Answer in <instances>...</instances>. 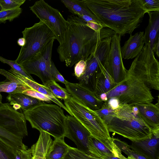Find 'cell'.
<instances>
[{
  "label": "cell",
  "instance_id": "cell-18",
  "mask_svg": "<svg viewBox=\"0 0 159 159\" xmlns=\"http://www.w3.org/2000/svg\"><path fill=\"white\" fill-rule=\"evenodd\" d=\"M144 44L143 31L137 32L134 35H130L121 48L122 58L128 60L135 58L142 50Z\"/></svg>",
  "mask_w": 159,
  "mask_h": 159
},
{
  "label": "cell",
  "instance_id": "cell-13",
  "mask_svg": "<svg viewBox=\"0 0 159 159\" xmlns=\"http://www.w3.org/2000/svg\"><path fill=\"white\" fill-rule=\"evenodd\" d=\"M90 133L74 116H66V137L73 141L77 148L84 153L90 154L88 148Z\"/></svg>",
  "mask_w": 159,
  "mask_h": 159
},
{
  "label": "cell",
  "instance_id": "cell-41",
  "mask_svg": "<svg viewBox=\"0 0 159 159\" xmlns=\"http://www.w3.org/2000/svg\"><path fill=\"white\" fill-rule=\"evenodd\" d=\"M0 159H14V156L0 146Z\"/></svg>",
  "mask_w": 159,
  "mask_h": 159
},
{
  "label": "cell",
  "instance_id": "cell-16",
  "mask_svg": "<svg viewBox=\"0 0 159 159\" xmlns=\"http://www.w3.org/2000/svg\"><path fill=\"white\" fill-rule=\"evenodd\" d=\"M88 148L90 153L97 157H119L123 155L111 137L100 141L91 135L89 139Z\"/></svg>",
  "mask_w": 159,
  "mask_h": 159
},
{
  "label": "cell",
  "instance_id": "cell-1",
  "mask_svg": "<svg viewBox=\"0 0 159 159\" xmlns=\"http://www.w3.org/2000/svg\"><path fill=\"white\" fill-rule=\"evenodd\" d=\"M99 23L121 36L131 34L147 11L140 0H83Z\"/></svg>",
  "mask_w": 159,
  "mask_h": 159
},
{
  "label": "cell",
  "instance_id": "cell-30",
  "mask_svg": "<svg viewBox=\"0 0 159 159\" xmlns=\"http://www.w3.org/2000/svg\"><path fill=\"white\" fill-rule=\"evenodd\" d=\"M0 61L3 63L9 65L12 68L26 78L32 81H35L30 75L28 73L22 66L16 62L15 60L11 61L7 60L0 56Z\"/></svg>",
  "mask_w": 159,
  "mask_h": 159
},
{
  "label": "cell",
  "instance_id": "cell-20",
  "mask_svg": "<svg viewBox=\"0 0 159 159\" xmlns=\"http://www.w3.org/2000/svg\"><path fill=\"white\" fill-rule=\"evenodd\" d=\"M7 98L13 108L21 113L43 102L23 93L9 94Z\"/></svg>",
  "mask_w": 159,
  "mask_h": 159
},
{
  "label": "cell",
  "instance_id": "cell-45",
  "mask_svg": "<svg viewBox=\"0 0 159 159\" xmlns=\"http://www.w3.org/2000/svg\"><path fill=\"white\" fill-rule=\"evenodd\" d=\"M88 155L91 159H99L97 157L90 153L89 154H88Z\"/></svg>",
  "mask_w": 159,
  "mask_h": 159
},
{
  "label": "cell",
  "instance_id": "cell-26",
  "mask_svg": "<svg viewBox=\"0 0 159 159\" xmlns=\"http://www.w3.org/2000/svg\"><path fill=\"white\" fill-rule=\"evenodd\" d=\"M31 89L27 85L19 84L13 81L5 80L0 82V104L2 103V92L9 94L22 93L24 91Z\"/></svg>",
  "mask_w": 159,
  "mask_h": 159
},
{
  "label": "cell",
  "instance_id": "cell-46",
  "mask_svg": "<svg viewBox=\"0 0 159 159\" xmlns=\"http://www.w3.org/2000/svg\"><path fill=\"white\" fill-rule=\"evenodd\" d=\"M31 159H46L45 158H43L39 157H32Z\"/></svg>",
  "mask_w": 159,
  "mask_h": 159
},
{
  "label": "cell",
  "instance_id": "cell-22",
  "mask_svg": "<svg viewBox=\"0 0 159 159\" xmlns=\"http://www.w3.org/2000/svg\"><path fill=\"white\" fill-rule=\"evenodd\" d=\"M53 143V141L49 134L44 131L40 132L38 141L30 148L32 157L45 158Z\"/></svg>",
  "mask_w": 159,
  "mask_h": 159
},
{
  "label": "cell",
  "instance_id": "cell-37",
  "mask_svg": "<svg viewBox=\"0 0 159 159\" xmlns=\"http://www.w3.org/2000/svg\"><path fill=\"white\" fill-rule=\"evenodd\" d=\"M86 66V61L81 60L75 64L74 74L77 79H79L84 74Z\"/></svg>",
  "mask_w": 159,
  "mask_h": 159
},
{
  "label": "cell",
  "instance_id": "cell-43",
  "mask_svg": "<svg viewBox=\"0 0 159 159\" xmlns=\"http://www.w3.org/2000/svg\"><path fill=\"white\" fill-rule=\"evenodd\" d=\"M98 158L99 159H128L123 155L119 157H102Z\"/></svg>",
  "mask_w": 159,
  "mask_h": 159
},
{
  "label": "cell",
  "instance_id": "cell-29",
  "mask_svg": "<svg viewBox=\"0 0 159 159\" xmlns=\"http://www.w3.org/2000/svg\"><path fill=\"white\" fill-rule=\"evenodd\" d=\"M22 10L20 7L1 11H0V23H5L7 20L12 21L21 13Z\"/></svg>",
  "mask_w": 159,
  "mask_h": 159
},
{
  "label": "cell",
  "instance_id": "cell-9",
  "mask_svg": "<svg viewBox=\"0 0 159 159\" xmlns=\"http://www.w3.org/2000/svg\"><path fill=\"white\" fill-rule=\"evenodd\" d=\"M111 37L103 39L86 61V68L84 74L78 79L80 84L94 92L97 79L103 65L107 63Z\"/></svg>",
  "mask_w": 159,
  "mask_h": 159
},
{
  "label": "cell",
  "instance_id": "cell-31",
  "mask_svg": "<svg viewBox=\"0 0 159 159\" xmlns=\"http://www.w3.org/2000/svg\"><path fill=\"white\" fill-rule=\"evenodd\" d=\"M64 159H91L88 154L71 147Z\"/></svg>",
  "mask_w": 159,
  "mask_h": 159
},
{
  "label": "cell",
  "instance_id": "cell-38",
  "mask_svg": "<svg viewBox=\"0 0 159 159\" xmlns=\"http://www.w3.org/2000/svg\"><path fill=\"white\" fill-rule=\"evenodd\" d=\"M114 111L115 110L112 109L104 102L100 109L95 111L102 120L113 114Z\"/></svg>",
  "mask_w": 159,
  "mask_h": 159
},
{
  "label": "cell",
  "instance_id": "cell-39",
  "mask_svg": "<svg viewBox=\"0 0 159 159\" xmlns=\"http://www.w3.org/2000/svg\"><path fill=\"white\" fill-rule=\"evenodd\" d=\"M107 104L112 109L115 110L118 108L121 103L119 99L116 97H114L108 99L106 102Z\"/></svg>",
  "mask_w": 159,
  "mask_h": 159
},
{
  "label": "cell",
  "instance_id": "cell-19",
  "mask_svg": "<svg viewBox=\"0 0 159 159\" xmlns=\"http://www.w3.org/2000/svg\"><path fill=\"white\" fill-rule=\"evenodd\" d=\"M137 108L139 114L151 130L159 128V102L138 103L134 105Z\"/></svg>",
  "mask_w": 159,
  "mask_h": 159
},
{
  "label": "cell",
  "instance_id": "cell-40",
  "mask_svg": "<svg viewBox=\"0 0 159 159\" xmlns=\"http://www.w3.org/2000/svg\"><path fill=\"white\" fill-rule=\"evenodd\" d=\"M86 25L95 31H100L102 28H105L100 23L93 22H86Z\"/></svg>",
  "mask_w": 159,
  "mask_h": 159
},
{
  "label": "cell",
  "instance_id": "cell-35",
  "mask_svg": "<svg viewBox=\"0 0 159 159\" xmlns=\"http://www.w3.org/2000/svg\"><path fill=\"white\" fill-rule=\"evenodd\" d=\"M22 93L44 102L50 103L52 102L47 96L32 89L26 90Z\"/></svg>",
  "mask_w": 159,
  "mask_h": 159
},
{
  "label": "cell",
  "instance_id": "cell-33",
  "mask_svg": "<svg viewBox=\"0 0 159 159\" xmlns=\"http://www.w3.org/2000/svg\"><path fill=\"white\" fill-rule=\"evenodd\" d=\"M14 159H31L32 157L31 148L25 145L17 149L13 154Z\"/></svg>",
  "mask_w": 159,
  "mask_h": 159
},
{
  "label": "cell",
  "instance_id": "cell-36",
  "mask_svg": "<svg viewBox=\"0 0 159 159\" xmlns=\"http://www.w3.org/2000/svg\"><path fill=\"white\" fill-rule=\"evenodd\" d=\"M51 74L52 80L56 82H61L65 85L68 82L59 72L52 61L51 63Z\"/></svg>",
  "mask_w": 159,
  "mask_h": 159
},
{
  "label": "cell",
  "instance_id": "cell-17",
  "mask_svg": "<svg viewBox=\"0 0 159 159\" xmlns=\"http://www.w3.org/2000/svg\"><path fill=\"white\" fill-rule=\"evenodd\" d=\"M152 136L147 139L132 141L131 148L147 159H159V128L152 130Z\"/></svg>",
  "mask_w": 159,
  "mask_h": 159
},
{
  "label": "cell",
  "instance_id": "cell-28",
  "mask_svg": "<svg viewBox=\"0 0 159 159\" xmlns=\"http://www.w3.org/2000/svg\"><path fill=\"white\" fill-rule=\"evenodd\" d=\"M113 141L121 152L128 156V159H147L139 153L132 149L129 145L116 138H113Z\"/></svg>",
  "mask_w": 159,
  "mask_h": 159
},
{
  "label": "cell",
  "instance_id": "cell-47",
  "mask_svg": "<svg viewBox=\"0 0 159 159\" xmlns=\"http://www.w3.org/2000/svg\"><path fill=\"white\" fill-rule=\"evenodd\" d=\"M2 10V7L1 6V5H0V11H1Z\"/></svg>",
  "mask_w": 159,
  "mask_h": 159
},
{
  "label": "cell",
  "instance_id": "cell-23",
  "mask_svg": "<svg viewBox=\"0 0 159 159\" xmlns=\"http://www.w3.org/2000/svg\"><path fill=\"white\" fill-rule=\"evenodd\" d=\"M107 64L102 66L101 72L96 81L94 92L98 98L101 94L107 93L116 85L109 74Z\"/></svg>",
  "mask_w": 159,
  "mask_h": 159
},
{
  "label": "cell",
  "instance_id": "cell-27",
  "mask_svg": "<svg viewBox=\"0 0 159 159\" xmlns=\"http://www.w3.org/2000/svg\"><path fill=\"white\" fill-rule=\"evenodd\" d=\"M57 98L65 100L69 99L71 96L66 89L63 88L52 80L48 82L45 85Z\"/></svg>",
  "mask_w": 159,
  "mask_h": 159
},
{
  "label": "cell",
  "instance_id": "cell-10",
  "mask_svg": "<svg viewBox=\"0 0 159 159\" xmlns=\"http://www.w3.org/2000/svg\"><path fill=\"white\" fill-rule=\"evenodd\" d=\"M30 10L51 30L60 44L63 43L68 30L69 22L60 12L43 0L36 2Z\"/></svg>",
  "mask_w": 159,
  "mask_h": 159
},
{
  "label": "cell",
  "instance_id": "cell-21",
  "mask_svg": "<svg viewBox=\"0 0 159 159\" xmlns=\"http://www.w3.org/2000/svg\"><path fill=\"white\" fill-rule=\"evenodd\" d=\"M147 13L149 19L144 33L145 44H148L152 50L154 44L159 39V11H149Z\"/></svg>",
  "mask_w": 159,
  "mask_h": 159
},
{
  "label": "cell",
  "instance_id": "cell-5",
  "mask_svg": "<svg viewBox=\"0 0 159 159\" xmlns=\"http://www.w3.org/2000/svg\"><path fill=\"white\" fill-rule=\"evenodd\" d=\"M114 88L122 98L131 104L151 103L154 98L150 91L155 89L152 79L135 66L126 70L124 79Z\"/></svg>",
  "mask_w": 159,
  "mask_h": 159
},
{
  "label": "cell",
  "instance_id": "cell-7",
  "mask_svg": "<svg viewBox=\"0 0 159 159\" xmlns=\"http://www.w3.org/2000/svg\"><path fill=\"white\" fill-rule=\"evenodd\" d=\"M25 43L21 47L15 60L19 64L28 60L42 50L51 41L56 39L55 36L49 27L40 20L22 32Z\"/></svg>",
  "mask_w": 159,
  "mask_h": 159
},
{
  "label": "cell",
  "instance_id": "cell-25",
  "mask_svg": "<svg viewBox=\"0 0 159 159\" xmlns=\"http://www.w3.org/2000/svg\"><path fill=\"white\" fill-rule=\"evenodd\" d=\"M61 2L73 15H86L97 18L88 7L83 0H61Z\"/></svg>",
  "mask_w": 159,
  "mask_h": 159
},
{
  "label": "cell",
  "instance_id": "cell-44",
  "mask_svg": "<svg viewBox=\"0 0 159 159\" xmlns=\"http://www.w3.org/2000/svg\"><path fill=\"white\" fill-rule=\"evenodd\" d=\"M17 43L19 45L22 47L25 43V39L23 37L19 38L17 41Z\"/></svg>",
  "mask_w": 159,
  "mask_h": 159
},
{
  "label": "cell",
  "instance_id": "cell-11",
  "mask_svg": "<svg viewBox=\"0 0 159 159\" xmlns=\"http://www.w3.org/2000/svg\"><path fill=\"white\" fill-rule=\"evenodd\" d=\"M54 39L48 43L43 49L29 60L20 65L29 74L38 77L43 85L52 80L51 74V57Z\"/></svg>",
  "mask_w": 159,
  "mask_h": 159
},
{
  "label": "cell",
  "instance_id": "cell-3",
  "mask_svg": "<svg viewBox=\"0 0 159 159\" xmlns=\"http://www.w3.org/2000/svg\"><path fill=\"white\" fill-rule=\"evenodd\" d=\"M103 120L109 132L131 141L144 140L152 135L151 129L141 118L134 105L121 104L113 114Z\"/></svg>",
  "mask_w": 159,
  "mask_h": 159
},
{
  "label": "cell",
  "instance_id": "cell-6",
  "mask_svg": "<svg viewBox=\"0 0 159 159\" xmlns=\"http://www.w3.org/2000/svg\"><path fill=\"white\" fill-rule=\"evenodd\" d=\"M23 113L14 109L9 103L0 104V146L11 151L21 143L28 132Z\"/></svg>",
  "mask_w": 159,
  "mask_h": 159
},
{
  "label": "cell",
  "instance_id": "cell-15",
  "mask_svg": "<svg viewBox=\"0 0 159 159\" xmlns=\"http://www.w3.org/2000/svg\"><path fill=\"white\" fill-rule=\"evenodd\" d=\"M3 75L8 80L16 83L26 85L48 97L51 100L60 107L63 108L71 116L72 115L66 106L59 100L55 98L50 90L43 84H40L36 81H33L26 78L11 68L8 71H5Z\"/></svg>",
  "mask_w": 159,
  "mask_h": 159
},
{
  "label": "cell",
  "instance_id": "cell-42",
  "mask_svg": "<svg viewBox=\"0 0 159 159\" xmlns=\"http://www.w3.org/2000/svg\"><path fill=\"white\" fill-rule=\"evenodd\" d=\"M159 39H158L154 44L152 48V50L154 53H155L158 57H159Z\"/></svg>",
  "mask_w": 159,
  "mask_h": 159
},
{
  "label": "cell",
  "instance_id": "cell-8",
  "mask_svg": "<svg viewBox=\"0 0 159 159\" xmlns=\"http://www.w3.org/2000/svg\"><path fill=\"white\" fill-rule=\"evenodd\" d=\"M64 102L72 116L86 128L92 136L100 141L111 137L105 122L95 111L71 96Z\"/></svg>",
  "mask_w": 159,
  "mask_h": 159
},
{
  "label": "cell",
  "instance_id": "cell-2",
  "mask_svg": "<svg viewBox=\"0 0 159 159\" xmlns=\"http://www.w3.org/2000/svg\"><path fill=\"white\" fill-rule=\"evenodd\" d=\"M68 30L63 43L57 49L61 61L71 67L79 61H86L103 39L115 34L111 29L105 27L95 31L87 26L86 22L75 15L69 16Z\"/></svg>",
  "mask_w": 159,
  "mask_h": 159
},
{
  "label": "cell",
  "instance_id": "cell-34",
  "mask_svg": "<svg viewBox=\"0 0 159 159\" xmlns=\"http://www.w3.org/2000/svg\"><path fill=\"white\" fill-rule=\"evenodd\" d=\"M143 7L147 11H159V0H140Z\"/></svg>",
  "mask_w": 159,
  "mask_h": 159
},
{
  "label": "cell",
  "instance_id": "cell-14",
  "mask_svg": "<svg viewBox=\"0 0 159 159\" xmlns=\"http://www.w3.org/2000/svg\"><path fill=\"white\" fill-rule=\"evenodd\" d=\"M65 86L71 96L93 111L99 109L104 104L96 97L94 92L79 83L68 81Z\"/></svg>",
  "mask_w": 159,
  "mask_h": 159
},
{
  "label": "cell",
  "instance_id": "cell-12",
  "mask_svg": "<svg viewBox=\"0 0 159 159\" xmlns=\"http://www.w3.org/2000/svg\"><path fill=\"white\" fill-rule=\"evenodd\" d=\"M121 37L116 34L111 37L107 65L109 74L116 85L124 79L127 70L123 64L121 53Z\"/></svg>",
  "mask_w": 159,
  "mask_h": 159
},
{
  "label": "cell",
  "instance_id": "cell-4",
  "mask_svg": "<svg viewBox=\"0 0 159 159\" xmlns=\"http://www.w3.org/2000/svg\"><path fill=\"white\" fill-rule=\"evenodd\" d=\"M61 108L43 102L23 113L32 128L47 132L54 139L64 138L66 116Z\"/></svg>",
  "mask_w": 159,
  "mask_h": 159
},
{
  "label": "cell",
  "instance_id": "cell-32",
  "mask_svg": "<svg viewBox=\"0 0 159 159\" xmlns=\"http://www.w3.org/2000/svg\"><path fill=\"white\" fill-rule=\"evenodd\" d=\"M25 0H0L2 10H5L20 7Z\"/></svg>",
  "mask_w": 159,
  "mask_h": 159
},
{
  "label": "cell",
  "instance_id": "cell-24",
  "mask_svg": "<svg viewBox=\"0 0 159 159\" xmlns=\"http://www.w3.org/2000/svg\"><path fill=\"white\" fill-rule=\"evenodd\" d=\"M70 147L65 142L64 138L55 139L46 159H64Z\"/></svg>",
  "mask_w": 159,
  "mask_h": 159
}]
</instances>
